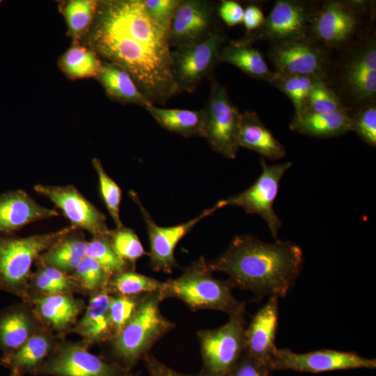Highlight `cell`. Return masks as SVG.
I'll return each instance as SVG.
<instances>
[{"instance_id":"cell-20","label":"cell","mask_w":376,"mask_h":376,"mask_svg":"<svg viewBox=\"0 0 376 376\" xmlns=\"http://www.w3.org/2000/svg\"><path fill=\"white\" fill-rule=\"evenodd\" d=\"M345 88L359 103L373 102L376 95V45L374 40L361 47L351 57L343 72Z\"/></svg>"},{"instance_id":"cell-34","label":"cell","mask_w":376,"mask_h":376,"mask_svg":"<svg viewBox=\"0 0 376 376\" xmlns=\"http://www.w3.org/2000/svg\"><path fill=\"white\" fill-rule=\"evenodd\" d=\"M97 1L72 0L62 8L70 36L74 44L89 31L97 11Z\"/></svg>"},{"instance_id":"cell-27","label":"cell","mask_w":376,"mask_h":376,"mask_svg":"<svg viewBox=\"0 0 376 376\" xmlns=\"http://www.w3.org/2000/svg\"><path fill=\"white\" fill-rule=\"evenodd\" d=\"M87 244L88 241L82 230L76 228L63 235L44 251L38 261L71 274L86 256Z\"/></svg>"},{"instance_id":"cell-33","label":"cell","mask_w":376,"mask_h":376,"mask_svg":"<svg viewBox=\"0 0 376 376\" xmlns=\"http://www.w3.org/2000/svg\"><path fill=\"white\" fill-rule=\"evenodd\" d=\"M164 281L136 272L134 268L127 269L111 277L107 290L116 295H140L161 292Z\"/></svg>"},{"instance_id":"cell-12","label":"cell","mask_w":376,"mask_h":376,"mask_svg":"<svg viewBox=\"0 0 376 376\" xmlns=\"http://www.w3.org/2000/svg\"><path fill=\"white\" fill-rule=\"evenodd\" d=\"M269 366L272 370H294L320 373L334 370L376 368L375 359L366 358L352 352L323 349L306 353L277 348Z\"/></svg>"},{"instance_id":"cell-15","label":"cell","mask_w":376,"mask_h":376,"mask_svg":"<svg viewBox=\"0 0 376 376\" xmlns=\"http://www.w3.org/2000/svg\"><path fill=\"white\" fill-rule=\"evenodd\" d=\"M33 189L60 209L71 226L86 230L93 236L109 234L105 215L72 185L38 184Z\"/></svg>"},{"instance_id":"cell-23","label":"cell","mask_w":376,"mask_h":376,"mask_svg":"<svg viewBox=\"0 0 376 376\" xmlns=\"http://www.w3.org/2000/svg\"><path fill=\"white\" fill-rule=\"evenodd\" d=\"M55 345L50 330L42 327L16 350L3 355L0 363L11 371L35 375L51 354Z\"/></svg>"},{"instance_id":"cell-21","label":"cell","mask_w":376,"mask_h":376,"mask_svg":"<svg viewBox=\"0 0 376 376\" xmlns=\"http://www.w3.org/2000/svg\"><path fill=\"white\" fill-rule=\"evenodd\" d=\"M25 302L44 327L60 334L69 332L84 306L83 301L70 294L33 296Z\"/></svg>"},{"instance_id":"cell-39","label":"cell","mask_w":376,"mask_h":376,"mask_svg":"<svg viewBox=\"0 0 376 376\" xmlns=\"http://www.w3.org/2000/svg\"><path fill=\"white\" fill-rule=\"evenodd\" d=\"M109 238L116 253L133 267L147 254L138 235L130 228L123 226L110 230Z\"/></svg>"},{"instance_id":"cell-31","label":"cell","mask_w":376,"mask_h":376,"mask_svg":"<svg viewBox=\"0 0 376 376\" xmlns=\"http://www.w3.org/2000/svg\"><path fill=\"white\" fill-rule=\"evenodd\" d=\"M102 65L97 53L78 43L70 47L58 61L61 70L71 79L96 77Z\"/></svg>"},{"instance_id":"cell-19","label":"cell","mask_w":376,"mask_h":376,"mask_svg":"<svg viewBox=\"0 0 376 376\" xmlns=\"http://www.w3.org/2000/svg\"><path fill=\"white\" fill-rule=\"evenodd\" d=\"M58 216L57 210L40 205L22 189L0 194L1 236H8L29 224Z\"/></svg>"},{"instance_id":"cell-46","label":"cell","mask_w":376,"mask_h":376,"mask_svg":"<svg viewBox=\"0 0 376 376\" xmlns=\"http://www.w3.org/2000/svg\"><path fill=\"white\" fill-rule=\"evenodd\" d=\"M149 376H202L197 375H188L179 373L170 368L150 354H146L143 359Z\"/></svg>"},{"instance_id":"cell-14","label":"cell","mask_w":376,"mask_h":376,"mask_svg":"<svg viewBox=\"0 0 376 376\" xmlns=\"http://www.w3.org/2000/svg\"><path fill=\"white\" fill-rule=\"evenodd\" d=\"M363 1H329L315 10L308 38L328 47H339L354 35L359 24Z\"/></svg>"},{"instance_id":"cell-22","label":"cell","mask_w":376,"mask_h":376,"mask_svg":"<svg viewBox=\"0 0 376 376\" xmlns=\"http://www.w3.org/2000/svg\"><path fill=\"white\" fill-rule=\"evenodd\" d=\"M111 297L107 290L93 294L82 318L69 332L79 334L88 345L111 341L115 336L109 315Z\"/></svg>"},{"instance_id":"cell-17","label":"cell","mask_w":376,"mask_h":376,"mask_svg":"<svg viewBox=\"0 0 376 376\" xmlns=\"http://www.w3.org/2000/svg\"><path fill=\"white\" fill-rule=\"evenodd\" d=\"M214 13L210 1L180 0L169 31L170 47L201 41L217 31Z\"/></svg>"},{"instance_id":"cell-38","label":"cell","mask_w":376,"mask_h":376,"mask_svg":"<svg viewBox=\"0 0 376 376\" xmlns=\"http://www.w3.org/2000/svg\"><path fill=\"white\" fill-rule=\"evenodd\" d=\"M81 290L93 295L107 290L111 277L95 260L86 256L75 270L70 274Z\"/></svg>"},{"instance_id":"cell-45","label":"cell","mask_w":376,"mask_h":376,"mask_svg":"<svg viewBox=\"0 0 376 376\" xmlns=\"http://www.w3.org/2000/svg\"><path fill=\"white\" fill-rule=\"evenodd\" d=\"M218 13L221 19L229 26H233L242 22L244 8L235 1H221Z\"/></svg>"},{"instance_id":"cell-41","label":"cell","mask_w":376,"mask_h":376,"mask_svg":"<svg viewBox=\"0 0 376 376\" xmlns=\"http://www.w3.org/2000/svg\"><path fill=\"white\" fill-rule=\"evenodd\" d=\"M143 295L133 296L111 295L109 315L115 336L121 331L132 318Z\"/></svg>"},{"instance_id":"cell-1","label":"cell","mask_w":376,"mask_h":376,"mask_svg":"<svg viewBox=\"0 0 376 376\" xmlns=\"http://www.w3.org/2000/svg\"><path fill=\"white\" fill-rule=\"evenodd\" d=\"M86 34L88 47L125 68L152 104L163 106L179 93L168 33L148 15L142 0L98 1Z\"/></svg>"},{"instance_id":"cell-8","label":"cell","mask_w":376,"mask_h":376,"mask_svg":"<svg viewBox=\"0 0 376 376\" xmlns=\"http://www.w3.org/2000/svg\"><path fill=\"white\" fill-rule=\"evenodd\" d=\"M225 39L217 30L201 41L171 50V72L179 92L194 93L205 77L212 75Z\"/></svg>"},{"instance_id":"cell-43","label":"cell","mask_w":376,"mask_h":376,"mask_svg":"<svg viewBox=\"0 0 376 376\" xmlns=\"http://www.w3.org/2000/svg\"><path fill=\"white\" fill-rule=\"evenodd\" d=\"M148 15L169 35V28L180 0H142Z\"/></svg>"},{"instance_id":"cell-10","label":"cell","mask_w":376,"mask_h":376,"mask_svg":"<svg viewBox=\"0 0 376 376\" xmlns=\"http://www.w3.org/2000/svg\"><path fill=\"white\" fill-rule=\"evenodd\" d=\"M82 342L56 343L54 348L36 372V375L124 376L128 372L116 363L88 351Z\"/></svg>"},{"instance_id":"cell-32","label":"cell","mask_w":376,"mask_h":376,"mask_svg":"<svg viewBox=\"0 0 376 376\" xmlns=\"http://www.w3.org/2000/svg\"><path fill=\"white\" fill-rule=\"evenodd\" d=\"M38 263V268L36 272L32 273L29 281V292L32 288L36 293L33 296L72 295L80 290L70 274Z\"/></svg>"},{"instance_id":"cell-13","label":"cell","mask_w":376,"mask_h":376,"mask_svg":"<svg viewBox=\"0 0 376 376\" xmlns=\"http://www.w3.org/2000/svg\"><path fill=\"white\" fill-rule=\"evenodd\" d=\"M315 10L312 3L306 1H276L262 26L241 39L251 43L258 40L277 43L308 38Z\"/></svg>"},{"instance_id":"cell-18","label":"cell","mask_w":376,"mask_h":376,"mask_svg":"<svg viewBox=\"0 0 376 376\" xmlns=\"http://www.w3.org/2000/svg\"><path fill=\"white\" fill-rule=\"evenodd\" d=\"M279 300L276 296L269 297L253 315L244 333V352L268 365L278 348L275 339L279 325Z\"/></svg>"},{"instance_id":"cell-7","label":"cell","mask_w":376,"mask_h":376,"mask_svg":"<svg viewBox=\"0 0 376 376\" xmlns=\"http://www.w3.org/2000/svg\"><path fill=\"white\" fill-rule=\"evenodd\" d=\"M204 112L203 137L210 147L226 158L236 157L242 113L232 103L226 88L211 76Z\"/></svg>"},{"instance_id":"cell-3","label":"cell","mask_w":376,"mask_h":376,"mask_svg":"<svg viewBox=\"0 0 376 376\" xmlns=\"http://www.w3.org/2000/svg\"><path fill=\"white\" fill-rule=\"evenodd\" d=\"M164 299L160 292L143 295L132 318L111 340L114 363L131 371L157 341L175 327L160 310Z\"/></svg>"},{"instance_id":"cell-42","label":"cell","mask_w":376,"mask_h":376,"mask_svg":"<svg viewBox=\"0 0 376 376\" xmlns=\"http://www.w3.org/2000/svg\"><path fill=\"white\" fill-rule=\"evenodd\" d=\"M351 131L367 144L376 146V107L373 102L365 104L356 114L352 116Z\"/></svg>"},{"instance_id":"cell-48","label":"cell","mask_w":376,"mask_h":376,"mask_svg":"<svg viewBox=\"0 0 376 376\" xmlns=\"http://www.w3.org/2000/svg\"><path fill=\"white\" fill-rule=\"evenodd\" d=\"M140 374L139 372H136V373H132V371L130 372H128L126 375H125L124 376H139Z\"/></svg>"},{"instance_id":"cell-49","label":"cell","mask_w":376,"mask_h":376,"mask_svg":"<svg viewBox=\"0 0 376 376\" xmlns=\"http://www.w3.org/2000/svg\"><path fill=\"white\" fill-rule=\"evenodd\" d=\"M9 376H23V375L17 371L13 370Z\"/></svg>"},{"instance_id":"cell-24","label":"cell","mask_w":376,"mask_h":376,"mask_svg":"<svg viewBox=\"0 0 376 376\" xmlns=\"http://www.w3.org/2000/svg\"><path fill=\"white\" fill-rule=\"evenodd\" d=\"M25 305L12 306L0 313V348L3 355L12 353L41 327Z\"/></svg>"},{"instance_id":"cell-6","label":"cell","mask_w":376,"mask_h":376,"mask_svg":"<svg viewBox=\"0 0 376 376\" xmlns=\"http://www.w3.org/2000/svg\"><path fill=\"white\" fill-rule=\"evenodd\" d=\"M245 311L229 315L224 325L197 331L202 376H225L244 352Z\"/></svg>"},{"instance_id":"cell-5","label":"cell","mask_w":376,"mask_h":376,"mask_svg":"<svg viewBox=\"0 0 376 376\" xmlns=\"http://www.w3.org/2000/svg\"><path fill=\"white\" fill-rule=\"evenodd\" d=\"M73 226L26 237L0 235V290L22 297L29 296L33 263L63 235L76 229Z\"/></svg>"},{"instance_id":"cell-35","label":"cell","mask_w":376,"mask_h":376,"mask_svg":"<svg viewBox=\"0 0 376 376\" xmlns=\"http://www.w3.org/2000/svg\"><path fill=\"white\" fill-rule=\"evenodd\" d=\"M318 79H322L305 75L275 72L270 83L290 99L295 107V114H297L304 110L310 92Z\"/></svg>"},{"instance_id":"cell-16","label":"cell","mask_w":376,"mask_h":376,"mask_svg":"<svg viewBox=\"0 0 376 376\" xmlns=\"http://www.w3.org/2000/svg\"><path fill=\"white\" fill-rule=\"evenodd\" d=\"M269 57L278 74H298L324 79L327 58L323 49L308 38L274 43Z\"/></svg>"},{"instance_id":"cell-47","label":"cell","mask_w":376,"mask_h":376,"mask_svg":"<svg viewBox=\"0 0 376 376\" xmlns=\"http://www.w3.org/2000/svg\"><path fill=\"white\" fill-rule=\"evenodd\" d=\"M262 10L256 5L251 4L244 9L242 22L246 30V34L258 29L265 21Z\"/></svg>"},{"instance_id":"cell-11","label":"cell","mask_w":376,"mask_h":376,"mask_svg":"<svg viewBox=\"0 0 376 376\" xmlns=\"http://www.w3.org/2000/svg\"><path fill=\"white\" fill-rule=\"evenodd\" d=\"M129 195L139 206L146 223L150 242L149 265L156 272L166 274L172 273L178 267L174 251L179 242L201 220L224 207V200H221L187 222L172 226H161L152 219L135 191H130Z\"/></svg>"},{"instance_id":"cell-44","label":"cell","mask_w":376,"mask_h":376,"mask_svg":"<svg viewBox=\"0 0 376 376\" xmlns=\"http://www.w3.org/2000/svg\"><path fill=\"white\" fill-rule=\"evenodd\" d=\"M268 364L251 357L245 352L225 376H272Z\"/></svg>"},{"instance_id":"cell-2","label":"cell","mask_w":376,"mask_h":376,"mask_svg":"<svg viewBox=\"0 0 376 376\" xmlns=\"http://www.w3.org/2000/svg\"><path fill=\"white\" fill-rule=\"evenodd\" d=\"M302 249L288 241L263 242L251 235L235 236L216 259L207 261L212 272L225 273L232 288L251 292L256 298L284 297L300 275Z\"/></svg>"},{"instance_id":"cell-4","label":"cell","mask_w":376,"mask_h":376,"mask_svg":"<svg viewBox=\"0 0 376 376\" xmlns=\"http://www.w3.org/2000/svg\"><path fill=\"white\" fill-rule=\"evenodd\" d=\"M228 281L212 276L203 257L194 261L183 269L178 278L164 281L161 292L164 299L175 298L191 311L211 309L229 315L245 311V305L236 299Z\"/></svg>"},{"instance_id":"cell-37","label":"cell","mask_w":376,"mask_h":376,"mask_svg":"<svg viewBox=\"0 0 376 376\" xmlns=\"http://www.w3.org/2000/svg\"><path fill=\"white\" fill-rule=\"evenodd\" d=\"M92 165L97 175L100 196L116 228L121 227L124 226L120 217L122 191L107 174L99 159L93 158Z\"/></svg>"},{"instance_id":"cell-50","label":"cell","mask_w":376,"mask_h":376,"mask_svg":"<svg viewBox=\"0 0 376 376\" xmlns=\"http://www.w3.org/2000/svg\"><path fill=\"white\" fill-rule=\"evenodd\" d=\"M2 2V1L0 0V3Z\"/></svg>"},{"instance_id":"cell-30","label":"cell","mask_w":376,"mask_h":376,"mask_svg":"<svg viewBox=\"0 0 376 376\" xmlns=\"http://www.w3.org/2000/svg\"><path fill=\"white\" fill-rule=\"evenodd\" d=\"M162 127L185 137H203V110L164 109L154 104L145 107Z\"/></svg>"},{"instance_id":"cell-40","label":"cell","mask_w":376,"mask_h":376,"mask_svg":"<svg viewBox=\"0 0 376 376\" xmlns=\"http://www.w3.org/2000/svg\"><path fill=\"white\" fill-rule=\"evenodd\" d=\"M343 111L347 109L340 98L328 86L324 79H318L310 92L303 111L329 113Z\"/></svg>"},{"instance_id":"cell-25","label":"cell","mask_w":376,"mask_h":376,"mask_svg":"<svg viewBox=\"0 0 376 376\" xmlns=\"http://www.w3.org/2000/svg\"><path fill=\"white\" fill-rule=\"evenodd\" d=\"M238 144L271 160L280 159L286 153L285 147L253 111L242 113Z\"/></svg>"},{"instance_id":"cell-9","label":"cell","mask_w":376,"mask_h":376,"mask_svg":"<svg viewBox=\"0 0 376 376\" xmlns=\"http://www.w3.org/2000/svg\"><path fill=\"white\" fill-rule=\"evenodd\" d=\"M260 165L261 173L254 183L244 191L224 200V205L239 207L249 214L259 215L267 224L272 237L278 240L282 222L273 206L279 194L280 182L292 163L286 162L269 165L262 157Z\"/></svg>"},{"instance_id":"cell-29","label":"cell","mask_w":376,"mask_h":376,"mask_svg":"<svg viewBox=\"0 0 376 376\" xmlns=\"http://www.w3.org/2000/svg\"><path fill=\"white\" fill-rule=\"evenodd\" d=\"M232 64L247 75L269 83L275 75L270 70L261 53L251 42L242 39L230 42L222 47L218 54V63Z\"/></svg>"},{"instance_id":"cell-26","label":"cell","mask_w":376,"mask_h":376,"mask_svg":"<svg viewBox=\"0 0 376 376\" xmlns=\"http://www.w3.org/2000/svg\"><path fill=\"white\" fill-rule=\"evenodd\" d=\"M290 128L292 131L311 136L335 137L351 132L352 116L347 111L329 113L303 111L295 114Z\"/></svg>"},{"instance_id":"cell-28","label":"cell","mask_w":376,"mask_h":376,"mask_svg":"<svg viewBox=\"0 0 376 376\" xmlns=\"http://www.w3.org/2000/svg\"><path fill=\"white\" fill-rule=\"evenodd\" d=\"M96 78L107 96L115 101L144 108L152 104L141 92L130 74L117 64L104 60Z\"/></svg>"},{"instance_id":"cell-36","label":"cell","mask_w":376,"mask_h":376,"mask_svg":"<svg viewBox=\"0 0 376 376\" xmlns=\"http://www.w3.org/2000/svg\"><path fill=\"white\" fill-rule=\"evenodd\" d=\"M86 256L97 261L111 277L134 267L124 261L114 251L108 235L93 236L88 241Z\"/></svg>"}]
</instances>
